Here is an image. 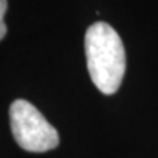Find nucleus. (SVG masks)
Here are the masks:
<instances>
[{
  "label": "nucleus",
  "mask_w": 158,
  "mask_h": 158,
  "mask_svg": "<svg viewBox=\"0 0 158 158\" xmlns=\"http://www.w3.org/2000/svg\"><path fill=\"white\" fill-rule=\"evenodd\" d=\"M86 66L92 82L106 95L120 88L126 70V53L117 31L106 22H95L85 35Z\"/></svg>",
  "instance_id": "obj_1"
},
{
  "label": "nucleus",
  "mask_w": 158,
  "mask_h": 158,
  "mask_svg": "<svg viewBox=\"0 0 158 158\" xmlns=\"http://www.w3.org/2000/svg\"><path fill=\"white\" fill-rule=\"evenodd\" d=\"M10 129L19 147L29 152H45L59 145V133L27 100H16L9 108Z\"/></svg>",
  "instance_id": "obj_2"
},
{
  "label": "nucleus",
  "mask_w": 158,
  "mask_h": 158,
  "mask_svg": "<svg viewBox=\"0 0 158 158\" xmlns=\"http://www.w3.org/2000/svg\"><path fill=\"white\" fill-rule=\"evenodd\" d=\"M7 12V0H0V41L5 38L7 27L5 23V15Z\"/></svg>",
  "instance_id": "obj_3"
}]
</instances>
